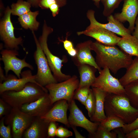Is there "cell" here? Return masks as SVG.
Returning a JSON list of instances; mask_svg holds the SVG:
<instances>
[{
    "instance_id": "obj_45",
    "label": "cell",
    "mask_w": 138,
    "mask_h": 138,
    "mask_svg": "<svg viewBox=\"0 0 138 138\" xmlns=\"http://www.w3.org/2000/svg\"><path fill=\"white\" fill-rule=\"evenodd\" d=\"M68 54L72 57H75L77 54V51L76 49L74 48L67 51Z\"/></svg>"
},
{
    "instance_id": "obj_17",
    "label": "cell",
    "mask_w": 138,
    "mask_h": 138,
    "mask_svg": "<svg viewBox=\"0 0 138 138\" xmlns=\"http://www.w3.org/2000/svg\"><path fill=\"white\" fill-rule=\"evenodd\" d=\"M138 15V0H124L121 12L116 13L114 16L120 22L128 21V29L131 32L133 31L136 18Z\"/></svg>"
},
{
    "instance_id": "obj_12",
    "label": "cell",
    "mask_w": 138,
    "mask_h": 138,
    "mask_svg": "<svg viewBox=\"0 0 138 138\" xmlns=\"http://www.w3.org/2000/svg\"><path fill=\"white\" fill-rule=\"evenodd\" d=\"M36 78V75H33L31 71L29 70L22 72L21 78H17L12 75H8L6 80L0 83V94L7 91H20L29 82L35 83L43 87L37 82Z\"/></svg>"
},
{
    "instance_id": "obj_28",
    "label": "cell",
    "mask_w": 138,
    "mask_h": 138,
    "mask_svg": "<svg viewBox=\"0 0 138 138\" xmlns=\"http://www.w3.org/2000/svg\"><path fill=\"white\" fill-rule=\"evenodd\" d=\"M123 0H103L104 5L103 14L108 17L111 15L114 10L119 6Z\"/></svg>"
},
{
    "instance_id": "obj_43",
    "label": "cell",
    "mask_w": 138,
    "mask_h": 138,
    "mask_svg": "<svg viewBox=\"0 0 138 138\" xmlns=\"http://www.w3.org/2000/svg\"><path fill=\"white\" fill-rule=\"evenodd\" d=\"M6 78V76L4 74L3 70L1 66L0 67V82L1 83L5 81Z\"/></svg>"
},
{
    "instance_id": "obj_23",
    "label": "cell",
    "mask_w": 138,
    "mask_h": 138,
    "mask_svg": "<svg viewBox=\"0 0 138 138\" xmlns=\"http://www.w3.org/2000/svg\"><path fill=\"white\" fill-rule=\"evenodd\" d=\"M39 14V11L28 13L19 17L18 21L22 27L25 29H29L34 31L38 30L40 23L36 20V17Z\"/></svg>"
},
{
    "instance_id": "obj_9",
    "label": "cell",
    "mask_w": 138,
    "mask_h": 138,
    "mask_svg": "<svg viewBox=\"0 0 138 138\" xmlns=\"http://www.w3.org/2000/svg\"><path fill=\"white\" fill-rule=\"evenodd\" d=\"M99 74L91 86L105 91L108 93L118 95H126L124 87L121 84L119 79L113 77L110 70L107 67L101 70Z\"/></svg>"
},
{
    "instance_id": "obj_20",
    "label": "cell",
    "mask_w": 138,
    "mask_h": 138,
    "mask_svg": "<svg viewBox=\"0 0 138 138\" xmlns=\"http://www.w3.org/2000/svg\"><path fill=\"white\" fill-rule=\"evenodd\" d=\"M96 99L95 109L93 115L90 118L92 122H100L107 117L104 110V102L108 93L100 89L92 87Z\"/></svg>"
},
{
    "instance_id": "obj_10",
    "label": "cell",
    "mask_w": 138,
    "mask_h": 138,
    "mask_svg": "<svg viewBox=\"0 0 138 138\" xmlns=\"http://www.w3.org/2000/svg\"><path fill=\"white\" fill-rule=\"evenodd\" d=\"M1 54L2 57L0 60L4 63L6 76H8L9 71L11 70L20 78L23 68L27 67L32 70L34 69L33 67L26 61V57L22 59L17 57V56L19 55L17 50L6 49L2 50Z\"/></svg>"
},
{
    "instance_id": "obj_42",
    "label": "cell",
    "mask_w": 138,
    "mask_h": 138,
    "mask_svg": "<svg viewBox=\"0 0 138 138\" xmlns=\"http://www.w3.org/2000/svg\"><path fill=\"white\" fill-rule=\"evenodd\" d=\"M135 24V26L134 27V30L133 32V35L138 40V15L136 19Z\"/></svg>"
},
{
    "instance_id": "obj_18",
    "label": "cell",
    "mask_w": 138,
    "mask_h": 138,
    "mask_svg": "<svg viewBox=\"0 0 138 138\" xmlns=\"http://www.w3.org/2000/svg\"><path fill=\"white\" fill-rule=\"evenodd\" d=\"M93 42L89 40L78 44L76 47V56L72 57L73 61L77 66L83 64H88L96 68L99 72L101 70L97 65L91 51Z\"/></svg>"
},
{
    "instance_id": "obj_2",
    "label": "cell",
    "mask_w": 138,
    "mask_h": 138,
    "mask_svg": "<svg viewBox=\"0 0 138 138\" xmlns=\"http://www.w3.org/2000/svg\"><path fill=\"white\" fill-rule=\"evenodd\" d=\"M107 117H116L125 124L130 123L138 117V109L131 105L126 95L108 93L104 102Z\"/></svg>"
},
{
    "instance_id": "obj_24",
    "label": "cell",
    "mask_w": 138,
    "mask_h": 138,
    "mask_svg": "<svg viewBox=\"0 0 138 138\" xmlns=\"http://www.w3.org/2000/svg\"><path fill=\"white\" fill-rule=\"evenodd\" d=\"M138 80V57L135 58L126 69L125 74L119 80L124 87L130 83Z\"/></svg>"
},
{
    "instance_id": "obj_16",
    "label": "cell",
    "mask_w": 138,
    "mask_h": 138,
    "mask_svg": "<svg viewBox=\"0 0 138 138\" xmlns=\"http://www.w3.org/2000/svg\"><path fill=\"white\" fill-rule=\"evenodd\" d=\"M69 106L68 102L65 100L58 101L54 103L45 115L40 117L48 123L52 121L59 122L70 127L67 114Z\"/></svg>"
},
{
    "instance_id": "obj_19",
    "label": "cell",
    "mask_w": 138,
    "mask_h": 138,
    "mask_svg": "<svg viewBox=\"0 0 138 138\" xmlns=\"http://www.w3.org/2000/svg\"><path fill=\"white\" fill-rule=\"evenodd\" d=\"M49 123L39 117H34L29 127L24 132V138H48V129Z\"/></svg>"
},
{
    "instance_id": "obj_35",
    "label": "cell",
    "mask_w": 138,
    "mask_h": 138,
    "mask_svg": "<svg viewBox=\"0 0 138 138\" xmlns=\"http://www.w3.org/2000/svg\"><path fill=\"white\" fill-rule=\"evenodd\" d=\"M138 128V117L133 122L129 124H125L122 128V130L125 134Z\"/></svg>"
},
{
    "instance_id": "obj_27",
    "label": "cell",
    "mask_w": 138,
    "mask_h": 138,
    "mask_svg": "<svg viewBox=\"0 0 138 138\" xmlns=\"http://www.w3.org/2000/svg\"><path fill=\"white\" fill-rule=\"evenodd\" d=\"M125 124L118 118L113 116L107 117L100 122V125L107 130H111L119 128H123Z\"/></svg>"
},
{
    "instance_id": "obj_33",
    "label": "cell",
    "mask_w": 138,
    "mask_h": 138,
    "mask_svg": "<svg viewBox=\"0 0 138 138\" xmlns=\"http://www.w3.org/2000/svg\"><path fill=\"white\" fill-rule=\"evenodd\" d=\"M73 135L72 132L62 126H58L56 132V136L60 138H66Z\"/></svg>"
},
{
    "instance_id": "obj_38",
    "label": "cell",
    "mask_w": 138,
    "mask_h": 138,
    "mask_svg": "<svg viewBox=\"0 0 138 138\" xmlns=\"http://www.w3.org/2000/svg\"><path fill=\"white\" fill-rule=\"evenodd\" d=\"M60 6L57 3H55L51 5L49 8L52 12V16L54 17L59 13Z\"/></svg>"
},
{
    "instance_id": "obj_4",
    "label": "cell",
    "mask_w": 138,
    "mask_h": 138,
    "mask_svg": "<svg viewBox=\"0 0 138 138\" xmlns=\"http://www.w3.org/2000/svg\"><path fill=\"white\" fill-rule=\"evenodd\" d=\"M79 82L77 76L74 75L65 81L46 85L45 87L48 91L52 104L53 105L58 101L64 99L69 104L73 99Z\"/></svg>"
},
{
    "instance_id": "obj_3",
    "label": "cell",
    "mask_w": 138,
    "mask_h": 138,
    "mask_svg": "<svg viewBox=\"0 0 138 138\" xmlns=\"http://www.w3.org/2000/svg\"><path fill=\"white\" fill-rule=\"evenodd\" d=\"M48 92L45 87L29 82L20 91H7L0 95L1 98L12 108L20 109L23 105L34 101Z\"/></svg>"
},
{
    "instance_id": "obj_13",
    "label": "cell",
    "mask_w": 138,
    "mask_h": 138,
    "mask_svg": "<svg viewBox=\"0 0 138 138\" xmlns=\"http://www.w3.org/2000/svg\"><path fill=\"white\" fill-rule=\"evenodd\" d=\"M77 34H82L94 38L103 44L110 46L117 45L121 37L116 34L102 28L90 25L85 30L77 32Z\"/></svg>"
},
{
    "instance_id": "obj_40",
    "label": "cell",
    "mask_w": 138,
    "mask_h": 138,
    "mask_svg": "<svg viewBox=\"0 0 138 138\" xmlns=\"http://www.w3.org/2000/svg\"><path fill=\"white\" fill-rule=\"evenodd\" d=\"M63 42L64 48L67 51L74 48L72 43L70 40H65Z\"/></svg>"
},
{
    "instance_id": "obj_29",
    "label": "cell",
    "mask_w": 138,
    "mask_h": 138,
    "mask_svg": "<svg viewBox=\"0 0 138 138\" xmlns=\"http://www.w3.org/2000/svg\"><path fill=\"white\" fill-rule=\"evenodd\" d=\"M90 118L94 114L95 109L96 99L92 89H90L89 95L84 105Z\"/></svg>"
},
{
    "instance_id": "obj_7",
    "label": "cell",
    "mask_w": 138,
    "mask_h": 138,
    "mask_svg": "<svg viewBox=\"0 0 138 138\" xmlns=\"http://www.w3.org/2000/svg\"><path fill=\"white\" fill-rule=\"evenodd\" d=\"M4 117V123L10 126L13 138H22L24 132L34 117L22 112L17 108H12L9 113Z\"/></svg>"
},
{
    "instance_id": "obj_25",
    "label": "cell",
    "mask_w": 138,
    "mask_h": 138,
    "mask_svg": "<svg viewBox=\"0 0 138 138\" xmlns=\"http://www.w3.org/2000/svg\"><path fill=\"white\" fill-rule=\"evenodd\" d=\"M124 88L131 105L138 109V80L130 83Z\"/></svg>"
},
{
    "instance_id": "obj_34",
    "label": "cell",
    "mask_w": 138,
    "mask_h": 138,
    "mask_svg": "<svg viewBox=\"0 0 138 138\" xmlns=\"http://www.w3.org/2000/svg\"><path fill=\"white\" fill-rule=\"evenodd\" d=\"M9 104L5 102L2 98H0V117L4 115L8 114L12 108Z\"/></svg>"
},
{
    "instance_id": "obj_11",
    "label": "cell",
    "mask_w": 138,
    "mask_h": 138,
    "mask_svg": "<svg viewBox=\"0 0 138 138\" xmlns=\"http://www.w3.org/2000/svg\"><path fill=\"white\" fill-rule=\"evenodd\" d=\"M73 99L69 104L70 113L68 118L70 126H78L86 130L90 136L97 130L100 124L99 122H93L88 119L78 108Z\"/></svg>"
},
{
    "instance_id": "obj_31",
    "label": "cell",
    "mask_w": 138,
    "mask_h": 138,
    "mask_svg": "<svg viewBox=\"0 0 138 138\" xmlns=\"http://www.w3.org/2000/svg\"><path fill=\"white\" fill-rule=\"evenodd\" d=\"M90 87L86 86L77 89L75 91L73 99L78 100L84 105L90 91Z\"/></svg>"
},
{
    "instance_id": "obj_39",
    "label": "cell",
    "mask_w": 138,
    "mask_h": 138,
    "mask_svg": "<svg viewBox=\"0 0 138 138\" xmlns=\"http://www.w3.org/2000/svg\"><path fill=\"white\" fill-rule=\"evenodd\" d=\"M126 138H138V128L125 134Z\"/></svg>"
},
{
    "instance_id": "obj_5",
    "label": "cell",
    "mask_w": 138,
    "mask_h": 138,
    "mask_svg": "<svg viewBox=\"0 0 138 138\" xmlns=\"http://www.w3.org/2000/svg\"><path fill=\"white\" fill-rule=\"evenodd\" d=\"M53 31V29L48 27L44 20L42 34L38 40L54 76L57 82H60L68 79L71 76L63 74L61 71L62 64L65 60L53 54L48 48L47 43L48 37Z\"/></svg>"
},
{
    "instance_id": "obj_21",
    "label": "cell",
    "mask_w": 138,
    "mask_h": 138,
    "mask_svg": "<svg viewBox=\"0 0 138 138\" xmlns=\"http://www.w3.org/2000/svg\"><path fill=\"white\" fill-rule=\"evenodd\" d=\"M79 73L80 80L78 88L91 86L96 77L95 73L97 70L95 67L88 64H83L77 66Z\"/></svg>"
},
{
    "instance_id": "obj_15",
    "label": "cell",
    "mask_w": 138,
    "mask_h": 138,
    "mask_svg": "<svg viewBox=\"0 0 138 138\" xmlns=\"http://www.w3.org/2000/svg\"><path fill=\"white\" fill-rule=\"evenodd\" d=\"M53 105L51 103L48 92L36 100L23 105L20 109L31 116L41 117L49 111Z\"/></svg>"
},
{
    "instance_id": "obj_26",
    "label": "cell",
    "mask_w": 138,
    "mask_h": 138,
    "mask_svg": "<svg viewBox=\"0 0 138 138\" xmlns=\"http://www.w3.org/2000/svg\"><path fill=\"white\" fill-rule=\"evenodd\" d=\"M31 6L27 1L18 0L16 3L11 5V14L13 15L21 16L30 11Z\"/></svg>"
},
{
    "instance_id": "obj_22",
    "label": "cell",
    "mask_w": 138,
    "mask_h": 138,
    "mask_svg": "<svg viewBox=\"0 0 138 138\" xmlns=\"http://www.w3.org/2000/svg\"><path fill=\"white\" fill-rule=\"evenodd\" d=\"M117 45L129 55L138 57V40L133 36L121 37Z\"/></svg>"
},
{
    "instance_id": "obj_47",
    "label": "cell",
    "mask_w": 138,
    "mask_h": 138,
    "mask_svg": "<svg viewBox=\"0 0 138 138\" xmlns=\"http://www.w3.org/2000/svg\"><path fill=\"white\" fill-rule=\"evenodd\" d=\"M93 1H94L96 4L97 5H99V2L101 1H102L103 0H93Z\"/></svg>"
},
{
    "instance_id": "obj_32",
    "label": "cell",
    "mask_w": 138,
    "mask_h": 138,
    "mask_svg": "<svg viewBox=\"0 0 138 138\" xmlns=\"http://www.w3.org/2000/svg\"><path fill=\"white\" fill-rule=\"evenodd\" d=\"M4 118L5 117H3L0 120V138H12L11 127L9 125H5L4 121Z\"/></svg>"
},
{
    "instance_id": "obj_6",
    "label": "cell",
    "mask_w": 138,
    "mask_h": 138,
    "mask_svg": "<svg viewBox=\"0 0 138 138\" xmlns=\"http://www.w3.org/2000/svg\"><path fill=\"white\" fill-rule=\"evenodd\" d=\"M36 46L33 57L37 68L36 80L41 86L46 85L58 82L51 73L46 57L34 31H32Z\"/></svg>"
},
{
    "instance_id": "obj_46",
    "label": "cell",
    "mask_w": 138,
    "mask_h": 138,
    "mask_svg": "<svg viewBox=\"0 0 138 138\" xmlns=\"http://www.w3.org/2000/svg\"><path fill=\"white\" fill-rule=\"evenodd\" d=\"M60 7L64 5L65 3V0H56Z\"/></svg>"
},
{
    "instance_id": "obj_41",
    "label": "cell",
    "mask_w": 138,
    "mask_h": 138,
    "mask_svg": "<svg viewBox=\"0 0 138 138\" xmlns=\"http://www.w3.org/2000/svg\"><path fill=\"white\" fill-rule=\"evenodd\" d=\"M72 128L74 133L75 137L76 138H85V137L81 135L76 129V126H70Z\"/></svg>"
},
{
    "instance_id": "obj_14",
    "label": "cell",
    "mask_w": 138,
    "mask_h": 138,
    "mask_svg": "<svg viewBox=\"0 0 138 138\" xmlns=\"http://www.w3.org/2000/svg\"><path fill=\"white\" fill-rule=\"evenodd\" d=\"M95 12L92 10H88L87 16L89 20L90 25L101 27L123 37L131 35V32L126 28L122 24L116 19L112 15L107 17L108 22L102 24L97 21L95 17Z\"/></svg>"
},
{
    "instance_id": "obj_44",
    "label": "cell",
    "mask_w": 138,
    "mask_h": 138,
    "mask_svg": "<svg viewBox=\"0 0 138 138\" xmlns=\"http://www.w3.org/2000/svg\"><path fill=\"white\" fill-rule=\"evenodd\" d=\"M40 0H27L31 5L34 7H37L39 6V2Z\"/></svg>"
},
{
    "instance_id": "obj_37",
    "label": "cell",
    "mask_w": 138,
    "mask_h": 138,
    "mask_svg": "<svg viewBox=\"0 0 138 138\" xmlns=\"http://www.w3.org/2000/svg\"><path fill=\"white\" fill-rule=\"evenodd\" d=\"M56 3H57L56 0H40L39 6L42 9H47L52 4Z\"/></svg>"
},
{
    "instance_id": "obj_36",
    "label": "cell",
    "mask_w": 138,
    "mask_h": 138,
    "mask_svg": "<svg viewBox=\"0 0 138 138\" xmlns=\"http://www.w3.org/2000/svg\"><path fill=\"white\" fill-rule=\"evenodd\" d=\"M56 122L52 121L49 123L48 129V138H53L56 136V132L58 127Z\"/></svg>"
},
{
    "instance_id": "obj_30",
    "label": "cell",
    "mask_w": 138,
    "mask_h": 138,
    "mask_svg": "<svg viewBox=\"0 0 138 138\" xmlns=\"http://www.w3.org/2000/svg\"><path fill=\"white\" fill-rule=\"evenodd\" d=\"M89 137L91 138H116L117 134L115 132L109 131L99 124L95 133Z\"/></svg>"
},
{
    "instance_id": "obj_8",
    "label": "cell",
    "mask_w": 138,
    "mask_h": 138,
    "mask_svg": "<svg viewBox=\"0 0 138 138\" xmlns=\"http://www.w3.org/2000/svg\"><path fill=\"white\" fill-rule=\"evenodd\" d=\"M11 9L8 6L5 10L4 15L0 22V35L7 49H19V45H22L23 40L21 37H15L14 28L11 20Z\"/></svg>"
},
{
    "instance_id": "obj_1",
    "label": "cell",
    "mask_w": 138,
    "mask_h": 138,
    "mask_svg": "<svg viewBox=\"0 0 138 138\" xmlns=\"http://www.w3.org/2000/svg\"><path fill=\"white\" fill-rule=\"evenodd\" d=\"M91 47L96 54L98 66L101 69L107 67L114 74L122 68L127 69L133 60L132 56L115 46L105 45L96 41L92 42Z\"/></svg>"
}]
</instances>
